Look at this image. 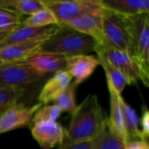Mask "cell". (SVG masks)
I'll use <instances>...</instances> for the list:
<instances>
[{
  "mask_svg": "<svg viewBox=\"0 0 149 149\" xmlns=\"http://www.w3.org/2000/svg\"><path fill=\"white\" fill-rule=\"evenodd\" d=\"M107 120L97 95L89 94L72 113L63 143L93 140L100 133Z\"/></svg>",
  "mask_w": 149,
  "mask_h": 149,
  "instance_id": "6da1fadb",
  "label": "cell"
},
{
  "mask_svg": "<svg viewBox=\"0 0 149 149\" xmlns=\"http://www.w3.org/2000/svg\"><path fill=\"white\" fill-rule=\"evenodd\" d=\"M96 46L97 42L93 38L58 24L56 31L41 45L40 51L70 58L94 52Z\"/></svg>",
  "mask_w": 149,
  "mask_h": 149,
  "instance_id": "7a4b0ae2",
  "label": "cell"
},
{
  "mask_svg": "<svg viewBox=\"0 0 149 149\" xmlns=\"http://www.w3.org/2000/svg\"><path fill=\"white\" fill-rule=\"evenodd\" d=\"M101 23L105 42L130 55L133 42L131 17L104 8L101 13Z\"/></svg>",
  "mask_w": 149,
  "mask_h": 149,
  "instance_id": "3957f363",
  "label": "cell"
},
{
  "mask_svg": "<svg viewBox=\"0 0 149 149\" xmlns=\"http://www.w3.org/2000/svg\"><path fill=\"white\" fill-rule=\"evenodd\" d=\"M133 42L130 56L138 66L140 80L149 83V13L131 17Z\"/></svg>",
  "mask_w": 149,
  "mask_h": 149,
  "instance_id": "277c9868",
  "label": "cell"
},
{
  "mask_svg": "<svg viewBox=\"0 0 149 149\" xmlns=\"http://www.w3.org/2000/svg\"><path fill=\"white\" fill-rule=\"evenodd\" d=\"M42 2L44 6L53 13L58 24L80 16L101 13L104 10L100 0H44Z\"/></svg>",
  "mask_w": 149,
  "mask_h": 149,
  "instance_id": "5b68a950",
  "label": "cell"
},
{
  "mask_svg": "<svg viewBox=\"0 0 149 149\" xmlns=\"http://www.w3.org/2000/svg\"><path fill=\"white\" fill-rule=\"evenodd\" d=\"M44 75L36 72L25 61L3 63L0 67V86H20L31 85Z\"/></svg>",
  "mask_w": 149,
  "mask_h": 149,
  "instance_id": "8992f818",
  "label": "cell"
},
{
  "mask_svg": "<svg viewBox=\"0 0 149 149\" xmlns=\"http://www.w3.org/2000/svg\"><path fill=\"white\" fill-rule=\"evenodd\" d=\"M101 52L107 59L124 76L127 85H137L140 80V72L138 66L131 56L115 47L109 45L107 43L98 45L94 52Z\"/></svg>",
  "mask_w": 149,
  "mask_h": 149,
  "instance_id": "52a82bcc",
  "label": "cell"
},
{
  "mask_svg": "<svg viewBox=\"0 0 149 149\" xmlns=\"http://www.w3.org/2000/svg\"><path fill=\"white\" fill-rule=\"evenodd\" d=\"M40 107L42 105L39 103L32 106L17 103L8 108L0 116V134L28 126Z\"/></svg>",
  "mask_w": 149,
  "mask_h": 149,
  "instance_id": "ba28073f",
  "label": "cell"
},
{
  "mask_svg": "<svg viewBox=\"0 0 149 149\" xmlns=\"http://www.w3.org/2000/svg\"><path fill=\"white\" fill-rule=\"evenodd\" d=\"M31 135L42 149H51L63 144L65 129L57 122H38L32 126Z\"/></svg>",
  "mask_w": 149,
  "mask_h": 149,
  "instance_id": "9c48e42d",
  "label": "cell"
},
{
  "mask_svg": "<svg viewBox=\"0 0 149 149\" xmlns=\"http://www.w3.org/2000/svg\"><path fill=\"white\" fill-rule=\"evenodd\" d=\"M99 65V60L94 56L87 54L77 55L66 58V66L65 71L74 79L72 84L78 86L91 77Z\"/></svg>",
  "mask_w": 149,
  "mask_h": 149,
  "instance_id": "30bf717a",
  "label": "cell"
},
{
  "mask_svg": "<svg viewBox=\"0 0 149 149\" xmlns=\"http://www.w3.org/2000/svg\"><path fill=\"white\" fill-rule=\"evenodd\" d=\"M47 39L38 38L19 42L0 48V59L3 63L23 62L40 51L41 45Z\"/></svg>",
  "mask_w": 149,
  "mask_h": 149,
  "instance_id": "8fae6325",
  "label": "cell"
},
{
  "mask_svg": "<svg viewBox=\"0 0 149 149\" xmlns=\"http://www.w3.org/2000/svg\"><path fill=\"white\" fill-rule=\"evenodd\" d=\"M101 13L80 16L62 24L93 38L98 45H101L105 43L102 31Z\"/></svg>",
  "mask_w": 149,
  "mask_h": 149,
  "instance_id": "7c38bea8",
  "label": "cell"
},
{
  "mask_svg": "<svg viewBox=\"0 0 149 149\" xmlns=\"http://www.w3.org/2000/svg\"><path fill=\"white\" fill-rule=\"evenodd\" d=\"M25 62L42 75L64 71L66 66V58L65 56L41 51L34 53Z\"/></svg>",
  "mask_w": 149,
  "mask_h": 149,
  "instance_id": "4fadbf2b",
  "label": "cell"
},
{
  "mask_svg": "<svg viewBox=\"0 0 149 149\" xmlns=\"http://www.w3.org/2000/svg\"><path fill=\"white\" fill-rule=\"evenodd\" d=\"M58 24L48 25L43 27H31L21 25L13 31L10 32V34L3 40L0 45V48L3 46H7L12 44L29 41L38 38L48 39L58 29Z\"/></svg>",
  "mask_w": 149,
  "mask_h": 149,
  "instance_id": "5bb4252c",
  "label": "cell"
},
{
  "mask_svg": "<svg viewBox=\"0 0 149 149\" xmlns=\"http://www.w3.org/2000/svg\"><path fill=\"white\" fill-rule=\"evenodd\" d=\"M72 78L70 74L64 71L55 72V74L49 79L43 86L38 100L41 105H47L54 100L72 83Z\"/></svg>",
  "mask_w": 149,
  "mask_h": 149,
  "instance_id": "9a60e30c",
  "label": "cell"
},
{
  "mask_svg": "<svg viewBox=\"0 0 149 149\" xmlns=\"http://www.w3.org/2000/svg\"><path fill=\"white\" fill-rule=\"evenodd\" d=\"M105 9L119 14L135 17L149 13L148 0H100Z\"/></svg>",
  "mask_w": 149,
  "mask_h": 149,
  "instance_id": "2e32d148",
  "label": "cell"
},
{
  "mask_svg": "<svg viewBox=\"0 0 149 149\" xmlns=\"http://www.w3.org/2000/svg\"><path fill=\"white\" fill-rule=\"evenodd\" d=\"M107 86L110 94V117L107 119V121L111 129L120 135L127 144L128 142V139L125 129L123 113L120 104L121 95H120L111 85L107 84Z\"/></svg>",
  "mask_w": 149,
  "mask_h": 149,
  "instance_id": "e0dca14e",
  "label": "cell"
},
{
  "mask_svg": "<svg viewBox=\"0 0 149 149\" xmlns=\"http://www.w3.org/2000/svg\"><path fill=\"white\" fill-rule=\"evenodd\" d=\"M125 141L115 134L109 127L107 120L100 133L92 140L91 149H125Z\"/></svg>",
  "mask_w": 149,
  "mask_h": 149,
  "instance_id": "ac0fdd59",
  "label": "cell"
},
{
  "mask_svg": "<svg viewBox=\"0 0 149 149\" xmlns=\"http://www.w3.org/2000/svg\"><path fill=\"white\" fill-rule=\"evenodd\" d=\"M120 104L128 142L133 141H145L140 129V120L136 112L124 100L122 96L120 98Z\"/></svg>",
  "mask_w": 149,
  "mask_h": 149,
  "instance_id": "d6986e66",
  "label": "cell"
},
{
  "mask_svg": "<svg viewBox=\"0 0 149 149\" xmlns=\"http://www.w3.org/2000/svg\"><path fill=\"white\" fill-rule=\"evenodd\" d=\"M97 53L98 56V60L100 65L103 67L105 72H106V76H107V84L111 85L114 90L120 94L121 95V93L123 92V90L125 89L126 86L127 85L126 79L124 78V76L121 74L120 72H119L105 57V55L101 52H95Z\"/></svg>",
  "mask_w": 149,
  "mask_h": 149,
  "instance_id": "ffe728a7",
  "label": "cell"
},
{
  "mask_svg": "<svg viewBox=\"0 0 149 149\" xmlns=\"http://www.w3.org/2000/svg\"><path fill=\"white\" fill-rule=\"evenodd\" d=\"M0 8L13 11L20 16L32 15L45 8L39 0H0Z\"/></svg>",
  "mask_w": 149,
  "mask_h": 149,
  "instance_id": "44dd1931",
  "label": "cell"
},
{
  "mask_svg": "<svg viewBox=\"0 0 149 149\" xmlns=\"http://www.w3.org/2000/svg\"><path fill=\"white\" fill-rule=\"evenodd\" d=\"M24 92V87L0 86V116L8 108L17 104Z\"/></svg>",
  "mask_w": 149,
  "mask_h": 149,
  "instance_id": "7402d4cb",
  "label": "cell"
},
{
  "mask_svg": "<svg viewBox=\"0 0 149 149\" xmlns=\"http://www.w3.org/2000/svg\"><path fill=\"white\" fill-rule=\"evenodd\" d=\"M54 24H58L57 18L55 17L53 13L45 7L43 10L24 19L22 23V25L31 26V27H43V26L54 25Z\"/></svg>",
  "mask_w": 149,
  "mask_h": 149,
  "instance_id": "603a6c76",
  "label": "cell"
},
{
  "mask_svg": "<svg viewBox=\"0 0 149 149\" xmlns=\"http://www.w3.org/2000/svg\"><path fill=\"white\" fill-rule=\"evenodd\" d=\"M76 87L73 84L71 83V85L65 88L55 100H54V105L57 106L61 112H67V113H72L76 107Z\"/></svg>",
  "mask_w": 149,
  "mask_h": 149,
  "instance_id": "cb8c5ba5",
  "label": "cell"
},
{
  "mask_svg": "<svg viewBox=\"0 0 149 149\" xmlns=\"http://www.w3.org/2000/svg\"><path fill=\"white\" fill-rule=\"evenodd\" d=\"M23 21L22 16L6 9L0 8V31L11 32L21 26Z\"/></svg>",
  "mask_w": 149,
  "mask_h": 149,
  "instance_id": "d4e9b609",
  "label": "cell"
},
{
  "mask_svg": "<svg viewBox=\"0 0 149 149\" xmlns=\"http://www.w3.org/2000/svg\"><path fill=\"white\" fill-rule=\"evenodd\" d=\"M61 110L55 105H45L40 107L34 113L31 122L33 124L38 122H55L60 116Z\"/></svg>",
  "mask_w": 149,
  "mask_h": 149,
  "instance_id": "484cf974",
  "label": "cell"
},
{
  "mask_svg": "<svg viewBox=\"0 0 149 149\" xmlns=\"http://www.w3.org/2000/svg\"><path fill=\"white\" fill-rule=\"evenodd\" d=\"M141 132L145 141H148L149 135V112L146 107H143V113L141 119Z\"/></svg>",
  "mask_w": 149,
  "mask_h": 149,
  "instance_id": "4316f807",
  "label": "cell"
},
{
  "mask_svg": "<svg viewBox=\"0 0 149 149\" xmlns=\"http://www.w3.org/2000/svg\"><path fill=\"white\" fill-rule=\"evenodd\" d=\"M92 141L81 142H64L58 149H91Z\"/></svg>",
  "mask_w": 149,
  "mask_h": 149,
  "instance_id": "83f0119b",
  "label": "cell"
},
{
  "mask_svg": "<svg viewBox=\"0 0 149 149\" xmlns=\"http://www.w3.org/2000/svg\"><path fill=\"white\" fill-rule=\"evenodd\" d=\"M125 149H149L147 141H133L126 144Z\"/></svg>",
  "mask_w": 149,
  "mask_h": 149,
  "instance_id": "f1b7e54d",
  "label": "cell"
},
{
  "mask_svg": "<svg viewBox=\"0 0 149 149\" xmlns=\"http://www.w3.org/2000/svg\"><path fill=\"white\" fill-rule=\"evenodd\" d=\"M10 34V32L8 31H0V45L1 43L3 42V40Z\"/></svg>",
  "mask_w": 149,
  "mask_h": 149,
  "instance_id": "f546056e",
  "label": "cell"
},
{
  "mask_svg": "<svg viewBox=\"0 0 149 149\" xmlns=\"http://www.w3.org/2000/svg\"><path fill=\"white\" fill-rule=\"evenodd\" d=\"M3 65V61H2V60L0 59V67H1V66H2Z\"/></svg>",
  "mask_w": 149,
  "mask_h": 149,
  "instance_id": "4dcf8cb0",
  "label": "cell"
}]
</instances>
